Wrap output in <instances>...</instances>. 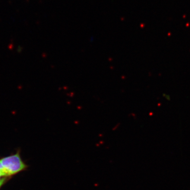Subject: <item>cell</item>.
I'll return each instance as SVG.
<instances>
[{
  "mask_svg": "<svg viewBox=\"0 0 190 190\" xmlns=\"http://www.w3.org/2000/svg\"><path fill=\"white\" fill-rule=\"evenodd\" d=\"M27 168V165L22 160L19 152L0 159V174L2 177H11Z\"/></svg>",
  "mask_w": 190,
  "mask_h": 190,
  "instance_id": "6da1fadb",
  "label": "cell"
},
{
  "mask_svg": "<svg viewBox=\"0 0 190 190\" xmlns=\"http://www.w3.org/2000/svg\"><path fill=\"white\" fill-rule=\"evenodd\" d=\"M8 179V178H4L3 179H2V181L0 182V188H1L2 185L5 183V182L7 181Z\"/></svg>",
  "mask_w": 190,
  "mask_h": 190,
  "instance_id": "7a4b0ae2",
  "label": "cell"
},
{
  "mask_svg": "<svg viewBox=\"0 0 190 190\" xmlns=\"http://www.w3.org/2000/svg\"><path fill=\"white\" fill-rule=\"evenodd\" d=\"M2 177V176H1V174H0V182L1 181H2V179H3L4 178H5V177H3V178H1V177Z\"/></svg>",
  "mask_w": 190,
  "mask_h": 190,
  "instance_id": "3957f363",
  "label": "cell"
}]
</instances>
